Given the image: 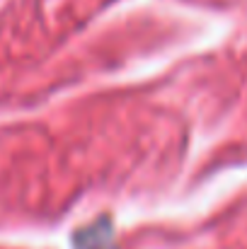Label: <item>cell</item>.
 Here are the masks:
<instances>
[{
  "label": "cell",
  "instance_id": "cell-1",
  "mask_svg": "<svg viewBox=\"0 0 247 249\" xmlns=\"http://www.w3.org/2000/svg\"><path fill=\"white\" fill-rule=\"evenodd\" d=\"M73 245L76 249H114V232H112V223L107 218L87 225L73 235Z\"/></svg>",
  "mask_w": 247,
  "mask_h": 249
}]
</instances>
